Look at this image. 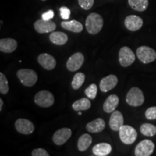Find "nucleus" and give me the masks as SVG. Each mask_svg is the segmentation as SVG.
I'll list each match as a JSON object with an SVG mask.
<instances>
[{
    "instance_id": "1",
    "label": "nucleus",
    "mask_w": 156,
    "mask_h": 156,
    "mask_svg": "<svg viewBox=\"0 0 156 156\" xmlns=\"http://www.w3.org/2000/svg\"><path fill=\"white\" fill-rule=\"evenodd\" d=\"M103 26V19L98 13H90L85 20V28L90 34H98Z\"/></svg>"
},
{
    "instance_id": "2",
    "label": "nucleus",
    "mask_w": 156,
    "mask_h": 156,
    "mask_svg": "<svg viewBox=\"0 0 156 156\" xmlns=\"http://www.w3.org/2000/svg\"><path fill=\"white\" fill-rule=\"evenodd\" d=\"M17 76L23 85L26 87L34 86L38 81V75L34 70L21 69L17 71Z\"/></svg>"
},
{
    "instance_id": "3",
    "label": "nucleus",
    "mask_w": 156,
    "mask_h": 156,
    "mask_svg": "<svg viewBox=\"0 0 156 156\" xmlns=\"http://www.w3.org/2000/svg\"><path fill=\"white\" fill-rule=\"evenodd\" d=\"M145 101L143 93L139 87H133L128 91L126 96V102L129 106L138 107L142 106Z\"/></svg>"
},
{
    "instance_id": "4",
    "label": "nucleus",
    "mask_w": 156,
    "mask_h": 156,
    "mask_svg": "<svg viewBox=\"0 0 156 156\" xmlns=\"http://www.w3.org/2000/svg\"><path fill=\"white\" fill-rule=\"evenodd\" d=\"M119 137L121 141L126 145H131L136 141L137 132L135 129L129 125H123L119 129Z\"/></svg>"
},
{
    "instance_id": "5",
    "label": "nucleus",
    "mask_w": 156,
    "mask_h": 156,
    "mask_svg": "<svg viewBox=\"0 0 156 156\" xmlns=\"http://www.w3.org/2000/svg\"><path fill=\"white\" fill-rule=\"evenodd\" d=\"M136 54L143 64H149L156 59V51L153 48L146 46H140L136 49Z\"/></svg>"
},
{
    "instance_id": "6",
    "label": "nucleus",
    "mask_w": 156,
    "mask_h": 156,
    "mask_svg": "<svg viewBox=\"0 0 156 156\" xmlns=\"http://www.w3.org/2000/svg\"><path fill=\"white\" fill-rule=\"evenodd\" d=\"M34 102L38 106L48 108L54 103V97L53 94L48 90L39 91L35 95Z\"/></svg>"
},
{
    "instance_id": "7",
    "label": "nucleus",
    "mask_w": 156,
    "mask_h": 156,
    "mask_svg": "<svg viewBox=\"0 0 156 156\" xmlns=\"http://www.w3.org/2000/svg\"><path fill=\"white\" fill-rule=\"evenodd\" d=\"M155 144L151 140H144L138 143L134 150L136 156H150L153 153Z\"/></svg>"
},
{
    "instance_id": "8",
    "label": "nucleus",
    "mask_w": 156,
    "mask_h": 156,
    "mask_svg": "<svg viewBox=\"0 0 156 156\" xmlns=\"http://www.w3.org/2000/svg\"><path fill=\"white\" fill-rule=\"evenodd\" d=\"M136 56L130 48L124 46L121 48L119 52V61L122 67H127L135 61Z\"/></svg>"
},
{
    "instance_id": "9",
    "label": "nucleus",
    "mask_w": 156,
    "mask_h": 156,
    "mask_svg": "<svg viewBox=\"0 0 156 156\" xmlns=\"http://www.w3.org/2000/svg\"><path fill=\"white\" fill-rule=\"evenodd\" d=\"M84 61H85V58H84L83 54L80 52H77L68 58L66 66L69 71L76 72L80 69L84 63Z\"/></svg>"
},
{
    "instance_id": "10",
    "label": "nucleus",
    "mask_w": 156,
    "mask_h": 156,
    "mask_svg": "<svg viewBox=\"0 0 156 156\" xmlns=\"http://www.w3.org/2000/svg\"><path fill=\"white\" fill-rule=\"evenodd\" d=\"M56 25L51 20H38L34 23V28L38 34H47L55 30Z\"/></svg>"
},
{
    "instance_id": "11",
    "label": "nucleus",
    "mask_w": 156,
    "mask_h": 156,
    "mask_svg": "<svg viewBox=\"0 0 156 156\" xmlns=\"http://www.w3.org/2000/svg\"><path fill=\"white\" fill-rule=\"evenodd\" d=\"M15 126L17 131L23 134H32L35 129L34 124L26 119H18L15 123Z\"/></svg>"
},
{
    "instance_id": "12",
    "label": "nucleus",
    "mask_w": 156,
    "mask_h": 156,
    "mask_svg": "<svg viewBox=\"0 0 156 156\" xmlns=\"http://www.w3.org/2000/svg\"><path fill=\"white\" fill-rule=\"evenodd\" d=\"M72 136V130L69 128H62L55 132L53 135V142L56 145H62Z\"/></svg>"
},
{
    "instance_id": "13",
    "label": "nucleus",
    "mask_w": 156,
    "mask_h": 156,
    "mask_svg": "<svg viewBox=\"0 0 156 156\" xmlns=\"http://www.w3.org/2000/svg\"><path fill=\"white\" fill-rule=\"evenodd\" d=\"M143 25V20L137 15H129L124 20V25L129 30L136 31L140 30Z\"/></svg>"
},
{
    "instance_id": "14",
    "label": "nucleus",
    "mask_w": 156,
    "mask_h": 156,
    "mask_svg": "<svg viewBox=\"0 0 156 156\" xmlns=\"http://www.w3.org/2000/svg\"><path fill=\"white\" fill-rule=\"evenodd\" d=\"M117 83H118V78L116 76L110 75L101 79L99 87L102 92L106 93L110 91L111 90L114 89L116 86Z\"/></svg>"
},
{
    "instance_id": "15",
    "label": "nucleus",
    "mask_w": 156,
    "mask_h": 156,
    "mask_svg": "<svg viewBox=\"0 0 156 156\" xmlns=\"http://www.w3.org/2000/svg\"><path fill=\"white\" fill-rule=\"evenodd\" d=\"M38 62L41 67L48 71L54 69L56 65L55 58L48 54H41L38 56Z\"/></svg>"
},
{
    "instance_id": "16",
    "label": "nucleus",
    "mask_w": 156,
    "mask_h": 156,
    "mask_svg": "<svg viewBox=\"0 0 156 156\" xmlns=\"http://www.w3.org/2000/svg\"><path fill=\"white\" fill-rule=\"evenodd\" d=\"M124 125V116L119 111L115 110L112 112L109 119V126L113 131H119L120 128Z\"/></svg>"
},
{
    "instance_id": "17",
    "label": "nucleus",
    "mask_w": 156,
    "mask_h": 156,
    "mask_svg": "<svg viewBox=\"0 0 156 156\" xmlns=\"http://www.w3.org/2000/svg\"><path fill=\"white\" fill-rule=\"evenodd\" d=\"M17 42L13 38H2L0 40V51L3 53H12L16 50Z\"/></svg>"
},
{
    "instance_id": "18",
    "label": "nucleus",
    "mask_w": 156,
    "mask_h": 156,
    "mask_svg": "<svg viewBox=\"0 0 156 156\" xmlns=\"http://www.w3.org/2000/svg\"><path fill=\"white\" fill-rule=\"evenodd\" d=\"M119 103V98L116 95H111L107 98L103 105V108L106 113H112L116 110Z\"/></svg>"
},
{
    "instance_id": "19",
    "label": "nucleus",
    "mask_w": 156,
    "mask_h": 156,
    "mask_svg": "<svg viewBox=\"0 0 156 156\" xmlns=\"http://www.w3.org/2000/svg\"><path fill=\"white\" fill-rule=\"evenodd\" d=\"M105 127H106V122L101 118H98L89 122L86 125L87 131L91 133H98L102 132Z\"/></svg>"
},
{
    "instance_id": "20",
    "label": "nucleus",
    "mask_w": 156,
    "mask_h": 156,
    "mask_svg": "<svg viewBox=\"0 0 156 156\" xmlns=\"http://www.w3.org/2000/svg\"><path fill=\"white\" fill-rule=\"evenodd\" d=\"M112 151V145L106 142H101L93 147V153L96 156H106Z\"/></svg>"
},
{
    "instance_id": "21",
    "label": "nucleus",
    "mask_w": 156,
    "mask_h": 156,
    "mask_svg": "<svg viewBox=\"0 0 156 156\" xmlns=\"http://www.w3.org/2000/svg\"><path fill=\"white\" fill-rule=\"evenodd\" d=\"M49 40L52 44L58 45V46H62L67 44L68 41V36L66 34L60 31H55L51 32L49 36Z\"/></svg>"
},
{
    "instance_id": "22",
    "label": "nucleus",
    "mask_w": 156,
    "mask_h": 156,
    "mask_svg": "<svg viewBox=\"0 0 156 156\" xmlns=\"http://www.w3.org/2000/svg\"><path fill=\"white\" fill-rule=\"evenodd\" d=\"M61 26L65 30L73 33H80L83 30L82 23L75 20L70 21H63L61 23Z\"/></svg>"
},
{
    "instance_id": "23",
    "label": "nucleus",
    "mask_w": 156,
    "mask_h": 156,
    "mask_svg": "<svg viewBox=\"0 0 156 156\" xmlns=\"http://www.w3.org/2000/svg\"><path fill=\"white\" fill-rule=\"evenodd\" d=\"M92 143V136L88 134H84L80 136L77 141V148L80 152L85 151Z\"/></svg>"
},
{
    "instance_id": "24",
    "label": "nucleus",
    "mask_w": 156,
    "mask_h": 156,
    "mask_svg": "<svg viewBox=\"0 0 156 156\" xmlns=\"http://www.w3.org/2000/svg\"><path fill=\"white\" fill-rule=\"evenodd\" d=\"M91 103L88 98H83L79 99L73 103V110L76 112H81V111H86L90 108Z\"/></svg>"
},
{
    "instance_id": "25",
    "label": "nucleus",
    "mask_w": 156,
    "mask_h": 156,
    "mask_svg": "<svg viewBox=\"0 0 156 156\" xmlns=\"http://www.w3.org/2000/svg\"><path fill=\"white\" fill-rule=\"evenodd\" d=\"M128 3L132 9L138 12L146 10L149 5L148 0H128Z\"/></svg>"
},
{
    "instance_id": "26",
    "label": "nucleus",
    "mask_w": 156,
    "mask_h": 156,
    "mask_svg": "<svg viewBox=\"0 0 156 156\" xmlns=\"http://www.w3.org/2000/svg\"><path fill=\"white\" fill-rule=\"evenodd\" d=\"M140 132L144 136H153L156 134V126L149 123H145L140 126Z\"/></svg>"
},
{
    "instance_id": "27",
    "label": "nucleus",
    "mask_w": 156,
    "mask_h": 156,
    "mask_svg": "<svg viewBox=\"0 0 156 156\" xmlns=\"http://www.w3.org/2000/svg\"><path fill=\"white\" fill-rule=\"evenodd\" d=\"M85 80V75L83 73H78L74 76L72 81V87L74 90H78L83 85Z\"/></svg>"
},
{
    "instance_id": "28",
    "label": "nucleus",
    "mask_w": 156,
    "mask_h": 156,
    "mask_svg": "<svg viewBox=\"0 0 156 156\" xmlns=\"http://www.w3.org/2000/svg\"><path fill=\"white\" fill-rule=\"evenodd\" d=\"M9 91V85L7 77L2 73H0V93L5 95Z\"/></svg>"
},
{
    "instance_id": "29",
    "label": "nucleus",
    "mask_w": 156,
    "mask_h": 156,
    "mask_svg": "<svg viewBox=\"0 0 156 156\" xmlns=\"http://www.w3.org/2000/svg\"><path fill=\"white\" fill-rule=\"evenodd\" d=\"M98 93V87L95 84H91L85 89V94L88 98L93 100L96 97Z\"/></svg>"
},
{
    "instance_id": "30",
    "label": "nucleus",
    "mask_w": 156,
    "mask_h": 156,
    "mask_svg": "<svg viewBox=\"0 0 156 156\" xmlns=\"http://www.w3.org/2000/svg\"><path fill=\"white\" fill-rule=\"evenodd\" d=\"M78 4L80 6L81 8L85 10H88L92 8L94 5V0H78Z\"/></svg>"
},
{
    "instance_id": "31",
    "label": "nucleus",
    "mask_w": 156,
    "mask_h": 156,
    "mask_svg": "<svg viewBox=\"0 0 156 156\" xmlns=\"http://www.w3.org/2000/svg\"><path fill=\"white\" fill-rule=\"evenodd\" d=\"M145 117L147 119L155 120L156 119V106H152L147 108L145 112Z\"/></svg>"
},
{
    "instance_id": "32",
    "label": "nucleus",
    "mask_w": 156,
    "mask_h": 156,
    "mask_svg": "<svg viewBox=\"0 0 156 156\" xmlns=\"http://www.w3.org/2000/svg\"><path fill=\"white\" fill-rule=\"evenodd\" d=\"M60 10V15H61V17L63 20H67L70 17V14H71V11L70 9L67 7H62L61 8L59 9Z\"/></svg>"
},
{
    "instance_id": "33",
    "label": "nucleus",
    "mask_w": 156,
    "mask_h": 156,
    "mask_svg": "<svg viewBox=\"0 0 156 156\" xmlns=\"http://www.w3.org/2000/svg\"><path fill=\"white\" fill-rule=\"evenodd\" d=\"M31 155L33 156H49L48 152L43 148H37V149L34 150Z\"/></svg>"
},
{
    "instance_id": "34",
    "label": "nucleus",
    "mask_w": 156,
    "mask_h": 156,
    "mask_svg": "<svg viewBox=\"0 0 156 156\" xmlns=\"http://www.w3.org/2000/svg\"><path fill=\"white\" fill-rule=\"evenodd\" d=\"M54 16V12L53 10L50 9L46 12H44V14L42 15V19L44 20H51L52 18H53Z\"/></svg>"
},
{
    "instance_id": "35",
    "label": "nucleus",
    "mask_w": 156,
    "mask_h": 156,
    "mask_svg": "<svg viewBox=\"0 0 156 156\" xmlns=\"http://www.w3.org/2000/svg\"><path fill=\"white\" fill-rule=\"evenodd\" d=\"M3 106V101L2 99H0V111H2Z\"/></svg>"
},
{
    "instance_id": "36",
    "label": "nucleus",
    "mask_w": 156,
    "mask_h": 156,
    "mask_svg": "<svg viewBox=\"0 0 156 156\" xmlns=\"http://www.w3.org/2000/svg\"><path fill=\"white\" fill-rule=\"evenodd\" d=\"M78 114H79L80 116V115H82V113L80 112H78Z\"/></svg>"
},
{
    "instance_id": "37",
    "label": "nucleus",
    "mask_w": 156,
    "mask_h": 156,
    "mask_svg": "<svg viewBox=\"0 0 156 156\" xmlns=\"http://www.w3.org/2000/svg\"><path fill=\"white\" fill-rule=\"evenodd\" d=\"M41 1H46V0H41Z\"/></svg>"
}]
</instances>
